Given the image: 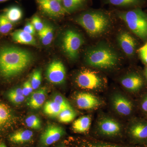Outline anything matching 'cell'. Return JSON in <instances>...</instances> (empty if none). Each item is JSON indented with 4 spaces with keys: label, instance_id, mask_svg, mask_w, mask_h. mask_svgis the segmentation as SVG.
Returning <instances> with one entry per match:
<instances>
[{
    "label": "cell",
    "instance_id": "obj_1",
    "mask_svg": "<svg viewBox=\"0 0 147 147\" xmlns=\"http://www.w3.org/2000/svg\"><path fill=\"white\" fill-rule=\"evenodd\" d=\"M34 61L31 52L12 44H0V80L7 83L28 68Z\"/></svg>",
    "mask_w": 147,
    "mask_h": 147
},
{
    "label": "cell",
    "instance_id": "obj_2",
    "mask_svg": "<svg viewBox=\"0 0 147 147\" xmlns=\"http://www.w3.org/2000/svg\"><path fill=\"white\" fill-rule=\"evenodd\" d=\"M76 22L91 36L102 34L108 29L110 20L105 13L99 11H89L79 15Z\"/></svg>",
    "mask_w": 147,
    "mask_h": 147
},
{
    "label": "cell",
    "instance_id": "obj_3",
    "mask_svg": "<svg viewBox=\"0 0 147 147\" xmlns=\"http://www.w3.org/2000/svg\"><path fill=\"white\" fill-rule=\"evenodd\" d=\"M119 18L133 33L142 39L147 38V13L137 8L118 13Z\"/></svg>",
    "mask_w": 147,
    "mask_h": 147
},
{
    "label": "cell",
    "instance_id": "obj_4",
    "mask_svg": "<svg viewBox=\"0 0 147 147\" xmlns=\"http://www.w3.org/2000/svg\"><path fill=\"white\" fill-rule=\"evenodd\" d=\"M88 64L96 68H111L117 65L118 58L115 53L106 47H98L90 50L86 55Z\"/></svg>",
    "mask_w": 147,
    "mask_h": 147
},
{
    "label": "cell",
    "instance_id": "obj_5",
    "mask_svg": "<svg viewBox=\"0 0 147 147\" xmlns=\"http://www.w3.org/2000/svg\"><path fill=\"white\" fill-rule=\"evenodd\" d=\"M83 43L84 39L80 34L74 30H68L65 32L63 36L62 48L68 58L75 59Z\"/></svg>",
    "mask_w": 147,
    "mask_h": 147
},
{
    "label": "cell",
    "instance_id": "obj_6",
    "mask_svg": "<svg viewBox=\"0 0 147 147\" xmlns=\"http://www.w3.org/2000/svg\"><path fill=\"white\" fill-rule=\"evenodd\" d=\"M76 82L80 88L89 90L99 88L102 84L100 76L95 71L90 70L81 71L76 76Z\"/></svg>",
    "mask_w": 147,
    "mask_h": 147
},
{
    "label": "cell",
    "instance_id": "obj_7",
    "mask_svg": "<svg viewBox=\"0 0 147 147\" xmlns=\"http://www.w3.org/2000/svg\"><path fill=\"white\" fill-rule=\"evenodd\" d=\"M16 121V115L12 108L0 100V136L12 128Z\"/></svg>",
    "mask_w": 147,
    "mask_h": 147
},
{
    "label": "cell",
    "instance_id": "obj_8",
    "mask_svg": "<svg viewBox=\"0 0 147 147\" xmlns=\"http://www.w3.org/2000/svg\"><path fill=\"white\" fill-rule=\"evenodd\" d=\"M46 76L47 80L52 84H63L66 77V69L63 63L59 60L53 61L47 67Z\"/></svg>",
    "mask_w": 147,
    "mask_h": 147
},
{
    "label": "cell",
    "instance_id": "obj_9",
    "mask_svg": "<svg viewBox=\"0 0 147 147\" xmlns=\"http://www.w3.org/2000/svg\"><path fill=\"white\" fill-rule=\"evenodd\" d=\"M65 134V131L62 127L49 125L40 136V144L43 146H48L58 142Z\"/></svg>",
    "mask_w": 147,
    "mask_h": 147
},
{
    "label": "cell",
    "instance_id": "obj_10",
    "mask_svg": "<svg viewBox=\"0 0 147 147\" xmlns=\"http://www.w3.org/2000/svg\"><path fill=\"white\" fill-rule=\"evenodd\" d=\"M40 8L47 16L58 18L67 13L62 4L57 0H36Z\"/></svg>",
    "mask_w": 147,
    "mask_h": 147
},
{
    "label": "cell",
    "instance_id": "obj_11",
    "mask_svg": "<svg viewBox=\"0 0 147 147\" xmlns=\"http://www.w3.org/2000/svg\"><path fill=\"white\" fill-rule=\"evenodd\" d=\"M75 101L77 107L82 110H93L101 105L100 99L88 92H80L76 95Z\"/></svg>",
    "mask_w": 147,
    "mask_h": 147
},
{
    "label": "cell",
    "instance_id": "obj_12",
    "mask_svg": "<svg viewBox=\"0 0 147 147\" xmlns=\"http://www.w3.org/2000/svg\"><path fill=\"white\" fill-rule=\"evenodd\" d=\"M98 127L101 134L105 136H115L120 132V124L115 120L109 117L100 119L98 123Z\"/></svg>",
    "mask_w": 147,
    "mask_h": 147
},
{
    "label": "cell",
    "instance_id": "obj_13",
    "mask_svg": "<svg viewBox=\"0 0 147 147\" xmlns=\"http://www.w3.org/2000/svg\"><path fill=\"white\" fill-rule=\"evenodd\" d=\"M112 104L115 110L119 115L128 116L132 112V105L130 100L120 94H116L112 98Z\"/></svg>",
    "mask_w": 147,
    "mask_h": 147
},
{
    "label": "cell",
    "instance_id": "obj_14",
    "mask_svg": "<svg viewBox=\"0 0 147 147\" xmlns=\"http://www.w3.org/2000/svg\"><path fill=\"white\" fill-rule=\"evenodd\" d=\"M118 41L122 50L127 56L134 55L136 49L135 40L131 35L126 32H122L119 34Z\"/></svg>",
    "mask_w": 147,
    "mask_h": 147
},
{
    "label": "cell",
    "instance_id": "obj_15",
    "mask_svg": "<svg viewBox=\"0 0 147 147\" xmlns=\"http://www.w3.org/2000/svg\"><path fill=\"white\" fill-rule=\"evenodd\" d=\"M13 42L19 44L36 46L37 42L33 35L24 31L23 30L14 31L10 34Z\"/></svg>",
    "mask_w": 147,
    "mask_h": 147
},
{
    "label": "cell",
    "instance_id": "obj_16",
    "mask_svg": "<svg viewBox=\"0 0 147 147\" xmlns=\"http://www.w3.org/2000/svg\"><path fill=\"white\" fill-rule=\"evenodd\" d=\"M47 95L46 88H41L32 92L28 101V106L33 109L40 108L44 104Z\"/></svg>",
    "mask_w": 147,
    "mask_h": 147
},
{
    "label": "cell",
    "instance_id": "obj_17",
    "mask_svg": "<svg viewBox=\"0 0 147 147\" xmlns=\"http://www.w3.org/2000/svg\"><path fill=\"white\" fill-rule=\"evenodd\" d=\"M124 88L129 90L137 91L143 86L142 79L137 74H132L125 76L121 81Z\"/></svg>",
    "mask_w": 147,
    "mask_h": 147
},
{
    "label": "cell",
    "instance_id": "obj_18",
    "mask_svg": "<svg viewBox=\"0 0 147 147\" xmlns=\"http://www.w3.org/2000/svg\"><path fill=\"white\" fill-rule=\"evenodd\" d=\"M32 131L29 129L17 130L9 135V140L15 144H22L29 142L33 137Z\"/></svg>",
    "mask_w": 147,
    "mask_h": 147
},
{
    "label": "cell",
    "instance_id": "obj_19",
    "mask_svg": "<svg viewBox=\"0 0 147 147\" xmlns=\"http://www.w3.org/2000/svg\"><path fill=\"white\" fill-rule=\"evenodd\" d=\"M5 95L8 101L14 105L21 104L25 99L22 88L20 87H16L8 90Z\"/></svg>",
    "mask_w": 147,
    "mask_h": 147
},
{
    "label": "cell",
    "instance_id": "obj_20",
    "mask_svg": "<svg viewBox=\"0 0 147 147\" xmlns=\"http://www.w3.org/2000/svg\"><path fill=\"white\" fill-rule=\"evenodd\" d=\"M91 123V119L89 116H84L77 119L72 124V128L76 133H85L88 131Z\"/></svg>",
    "mask_w": 147,
    "mask_h": 147
},
{
    "label": "cell",
    "instance_id": "obj_21",
    "mask_svg": "<svg viewBox=\"0 0 147 147\" xmlns=\"http://www.w3.org/2000/svg\"><path fill=\"white\" fill-rule=\"evenodd\" d=\"M3 13L13 24L21 20L23 16L21 9L16 6H12L5 9Z\"/></svg>",
    "mask_w": 147,
    "mask_h": 147
},
{
    "label": "cell",
    "instance_id": "obj_22",
    "mask_svg": "<svg viewBox=\"0 0 147 147\" xmlns=\"http://www.w3.org/2000/svg\"><path fill=\"white\" fill-rule=\"evenodd\" d=\"M66 109L53 100L47 101L44 105V113L50 117H58L60 113Z\"/></svg>",
    "mask_w": 147,
    "mask_h": 147
},
{
    "label": "cell",
    "instance_id": "obj_23",
    "mask_svg": "<svg viewBox=\"0 0 147 147\" xmlns=\"http://www.w3.org/2000/svg\"><path fill=\"white\" fill-rule=\"evenodd\" d=\"M132 137L137 139H145L147 138V124L138 123L133 125L130 129Z\"/></svg>",
    "mask_w": 147,
    "mask_h": 147
},
{
    "label": "cell",
    "instance_id": "obj_24",
    "mask_svg": "<svg viewBox=\"0 0 147 147\" xmlns=\"http://www.w3.org/2000/svg\"><path fill=\"white\" fill-rule=\"evenodd\" d=\"M40 39L44 45H50L54 37V31L53 28L48 25H45L41 31L38 32Z\"/></svg>",
    "mask_w": 147,
    "mask_h": 147
},
{
    "label": "cell",
    "instance_id": "obj_25",
    "mask_svg": "<svg viewBox=\"0 0 147 147\" xmlns=\"http://www.w3.org/2000/svg\"><path fill=\"white\" fill-rule=\"evenodd\" d=\"M14 24H12L2 13L0 14V35H5L11 32Z\"/></svg>",
    "mask_w": 147,
    "mask_h": 147
},
{
    "label": "cell",
    "instance_id": "obj_26",
    "mask_svg": "<svg viewBox=\"0 0 147 147\" xmlns=\"http://www.w3.org/2000/svg\"><path fill=\"white\" fill-rule=\"evenodd\" d=\"M76 115L73 108L65 109L62 111L58 116L59 121L63 123H69L74 120Z\"/></svg>",
    "mask_w": 147,
    "mask_h": 147
},
{
    "label": "cell",
    "instance_id": "obj_27",
    "mask_svg": "<svg viewBox=\"0 0 147 147\" xmlns=\"http://www.w3.org/2000/svg\"><path fill=\"white\" fill-rule=\"evenodd\" d=\"M85 0H62V4L67 13L74 11L83 4Z\"/></svg>",
    "mask_w": 147,
    "mask_h": 147
},
{
    "label": "cell",
    "instance_id": "obj_28",
    "mask_svg": "<svg viewBox=\"0 0 147 147\" xmlns=\"http://www.w3.org/2000/svg\"><path fill=\"white\" fill-rule=\"evenodd\" d=\"M143 0H108L112 5L119 7H131L139 5Z\"/></svg>",
    "mask_w": 147,
    "mask_h": 147
},
{
    "label": "cell",
    "instance_id": "obj_29",
    "mask_svg": "<svg viewBox=\"0 0 147 147\" xmlns=\"http://www.w3.org/2000/svg\"><path fill=\"white\" fill-rule=\"evenodd\" d=\"M26 124L30 128L34 129H39L41 128V121L38 117L35 115L29 116L26 119Z\"/></svg>",
    "mask_w": 147,
    "mask_h": 147
},
{
    "label": "cell",
    "instance_id": "obj_30",
    "mask_svg": "<svg viewBox=\"0 0 147 147\" xmlns=\"http://www.w3.org/2000/svg\"><path fill=\"white\" fill-rule=\"evenodd\" d=\"M42 75L41 71L40 69L35 70L31 77L30 80L31 84L34 90H36L39 88L41 83Z\"/></svg>",
    "mask_w": 147,
    "mask_h": 147
},
{
    "label": "cell",
    "instance_id": "obj_31",
    "mask_svg": "<svg viewBox=\"0 0 147 147\" xmlns=\"http://www.w3.org/2000/svg\"><path fill=\"white\" fill-rule=\"evenodd\" d=\"M82 147H125L113 144L104 142H96V141H87L85 142Z\"/></svg>",
    "mask_w": 147,
    "mask_h": 147
},
{
    "label": "cell",
    "instance_id": "obj_32",
    "mask_svg": "<svg viewBox=\"0 0 147 147\" xmlns=\"http://www.w3.org/2000/svg\"><path fill=\"white\" fill-rule=\"evenodd\" d=\"M53 100L59 103L66 109L72 108L69 102L61 95H56L53 97Z\"/></svg>",
    "mask_w": 147,
    "mask_h": 147
},
{
    "label": "cell",
    "instance_id": "obj_33",
    "mask_svg": "<svg viewBox=\"0 0 147 147\" xmlns=\"http://www.w3.org/2000/svg\"><path fill=\"white\" fill-rule=\"evenodd\" d=\"M31 23L34 27L36 30L38 32L41 31L45 27V26L43 24L40 18L36 15L33 17Z\"/></svg>",
    "mask_w": 147,
    "mask_h": 147
},
{
    "label": "cell",
    "instance_id": "obj_34",
    "mask_svg": "<svg viewBox=\"0 0 147 147\" xmlns=\"http://www.w3.org/2000/svg\"><path fill=\"white\" fill-rule=\"evenodd\" d=\"M22 90H23V94L25 97L32 94L34 89L32 86L30 80L25 82L23 85Z\"/></svg>",
    "mask_w": 147,
    "mask_h": 147
},
{
    "label": "cell",
    "instance_id": "obj_35",
    "mask_svg": "<svg viewBox=\"0 0 147 147\" xmlns=\"http://www.w3.org/2000/svg\"><path fill=\"white\" fill-rule=\"evenodd\" d=\"M138 52L142 61L147 64V42L139 48Z\"/></svg>",
    "mask_w": 147,
    "mask_h": 147
},
{
    "label": "cell",
    "instance_id": "obj_36",
    "mask_svg": "<svg viewBox=\"0 0 147 147\" xmlns=\"http://www.w3.org/2000/svg\"><path fill=\"white\" fill-rule=\"evenodd\" d=\"M23 30L32 35H34L35 34V29L31 23H27L24 27Z\"/></svg>",
    "mask_w": 147,
    "mask_h": 147
},
{
    "label": "cell",
    "instance_id": "obj_37",
    "mask_svg": "<svg viewBox=\"0 0 147 147\" xmlns=\"http://www.w3.org/2000/svg\"><path fill=\"white\" fill-rule=\"evenodd\" d=\"M142 109L145 112H147V97L143 101L142 103Z\"/></svg>",
    "mask_w": 147,
    "mask_h": 147
},
{
    "label": "cell",
    "instance_id": "obj_38",
    "mask_svg": "<svg viewBox=\"0 0 147 147\" xmlns=\"http://www.w3.org/2000/svg\"><path fill=\"white\" fill-rule=\"evenodd\" d=\"M0 147H7L6 146L5 144L4 143L2 142V143H0Z\"/></svg>",
    "mask_w": 147,
    "mask_h": 147
},
{
    "label": "cell",
    "instance_id": "obj_39",
    "mask_svg": "<svg viewBox=\"0 0 147 147\" xmlns=\"http://www.w3.org/2000/svg\"><path fill=\"white\" fill-rule=\"evenodd\" d=\"M145 76H146L147 80V66L146 67V69H145Z\"/></svg>",
    "mask_w": 147,
    "mask_h": 147
},
{
    "label": "cell",
    "instance_id": "obj_40",
    "mask_svg": "<svg viewBox=\"0 0 147 147\" xmlns=\"http://www.w3.org/2000/svg\"><path fill=\"white\" fill-rule=\"evenodd\" d=\"M9 1V0H0V3L5 2L7 1Z\"/></svg>",
    "mask_w": 147,
    "mask_h": 147
},
{
    "label": "cell",
    "instance_id": "obj_41",
    "mask_svg": "<svg viewBox=\"0 0 147 147\" xmlns=\"http://www.w3.org/2000/svg\"><path fill=\"white\" fill-rule=\"evenodd\" d=\"M57 1H58L59 2L62 3V0H57Z\"/></svg>",
    "mask_w": 147,
    "mask_h": 147
},
{
    "label": "cell",
    "instance_id": "obj_42",
    "mask_svg": "<svg viewBox=\"0 0 147 147\" xmlns=\"http://www.w3.org/2000/svg\"><path fill=\"white\" fill-rule=\"evenodd\" d=\"M58 147H65L64 146H59Z\"/></svg>",
    "mask_w": 147,
    "mask_h": 147
}]
</instances>
